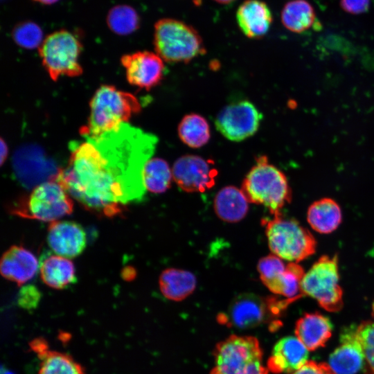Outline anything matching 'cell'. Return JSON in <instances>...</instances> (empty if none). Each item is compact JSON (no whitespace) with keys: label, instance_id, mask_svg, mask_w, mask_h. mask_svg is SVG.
Returning <instances> with one entry per match:
<instances>
[{"label":"cell","instance_id":"obj_24","mask_svg":"<svg viewBox=\"0 0 374 374\" xmlns=\"http://www.w3.org/2000/svg\"><path fill=\"white\" fill-rule=\"evenodd\" d=\"M161 292L168 299L180 301L190 296L197 286V278L192 272L180 269L163 270L159 279Z\"/></svg>","mask_w":374,"mask_h":374},{"label":"cell","instance_id":"obj_29","mask_svg":"<svg viewBox=\"0 0 374 374\" xmlns=\"http://www.w3.org/2000/svg\"><path fill=\"white\" fill-rule=\"evenodd\" d=\"M305 273L299 264L288 262L283 274L267 287L274 294L294 301L303 296L301 292V282Z\"/></svg>","mask_w":374,"mask_h":374},{"label":"cell","instance_id":"obj_12","mask_svg":"<svg viewBox=\"0 0 374 374\" xmlns=\"http://www.w3.org/2000/svg\"><path fill=\"white\" fill-rule=\"evenodd\" d=\"M173 180L187 193H201L215 184L217 170L211 160L193 154L178 158L173 163Z\"/></svg>","mask_w":374,"mask_h":374},{"label":"cell","instance_id":"obj_3","mask_svg":"<svg viewBox=\"0 0 374 374\" xmlns=\"http://www.w3.org/2000/svg\"><path fill=\"white\" fill-rule=\"evenodd\" d=\"M241 190L249 203L262 205L272 215L280 213L292 200V190L285 175L260 156L244 178Z\"/></svg>","mask_w":374,"mask_h":374},{"label":"cell","instance_id":"obj_5","mask_svg":"<svg viewBox=\"0 0 374 374\" xmlns=\"http://www.w3.org/2000/svg\"><path fill=\"white\" fill-rule=\"evenodd\" d=\"M211 374H268L262 364V351L253 337L231 335L214 350Z\"/></svg>","mask_w":374,"mask_h":374},{"label":"cell","instance_id":"obj_23","mask_svg":"<svg viewBox=\"0 0 374 374\" xmlns=\"http://www.w3.org/2000/svg\"><path fill=\"white\" fill-rule=\"evenodd\" d=\"M342 220L339 205L330 197H323L314 202L308 208L307 221L311 228L322 234L335 231Z\"/></svg>","mask_w":374,"mask_h":374},{"label":"cell","instance_id":"obj_2","mask_svg":"<svg viewBox=\"0 0 374 374\" xmlns=\"http://www.w3.org/2000/svg\"><path fill=\"white\" fill-rule=\"evenodd\" d=\"M87 123L80 130L83 137H96L127 123L141 106L133 94L113 85L100 86L89 102Z\"/></svg>","mask_w":374,"mask_h":374},{"label":"cell","instance_id":"obj_9","mask_svg":"<svg viewBox=\"0 0 374 374\" xmlns=\"http://www.w3.org/2000/svg\"><path fill=\"white\" fill-rule=\"evenodd\" d=\"M301 292L315 299L326 311L335 312L342 308L343 290L337 255H323L312 265L301 280Z\"/></svg>","mask_w":374,"mask_h":374},{"label":"cell","instance_id":"obj_26","mask_svg":"<svg viewBox=\"0 0 374 374\" xmlns=\"http://www.w3.org/2000/svg\"><path fill=\"white\" fill-rule=\"evenodd\" d=\"M37 355L40 359L38 374H86L82 364L67 353L48 348Z\"/></svg>","mask_w":374,"mask_h":374},{"label":"cell","instance_id":"obj_15","mask_svg":"<svg viewBox=\"0 0 374 374\" xmlns=\"http://www.w3.org/2000/svg\"><path fill=\"white\" fill-rule=\"evenodd\" d=\"M365 364V356L358 338L357 327L342 330L340 345L329 357V366L336 374H355Z\"/></svg>","mask_w":374,"mask_h":374},{"label":"cell","instance_id":"obj_21","mask_svg":"<svg viewBox=\"0 0 374 374\" xmlns=\"http://www.w3.org/2000/svg\"><path fill=\"white\" fill-rule=\"evenodd\" d=\"M39 272L42 281L53 289H65L77 282L73 263L57 254H44L40 260Z\"/></svg>","mask_w":374,"mask_h":374},{"label":"cell","instance_id":"obj_37","mask_svg":"<svg viewBox=\"0 0 374 374\" xmlns=\"http://www.w3.org/2000/svg\"><path fill=\"white\" fill-rule=\"evenodd\" d=\"M8 154V146L6 142L1 138V161L0 163L2 166L6 160Z\"/></svg>","mask_w":374,"mask_h":374},{"label":"cell","instance_id":"obj_22","mask_svg":"<svg viewBox=\"0 0 374 374\" xmlns=\"http://www.w3.org/2000/svg\"><path fill=\"white\" fill-rule=\"evenodd\" d=\"M249 203L241 188L234 186H226L222 188L215 195L213 208L220 220L229 223H235L247 215Z\"/></svg>","mask_w":374,"mask_h":374},{"label":"cell","instance_id":"obj_31","mask_svg":"<svg viewBox=\"0 0 374 374\" xmlns=\"http://www.w3.org/2000/svg\"><path fill=\"white\" fill-rule=\"evenodd\" d=\"M12 37L19 46L28 49L39 47L43 42L42 29L31 21L17 25L13 30Z\"/></svg>","mask_w":374,"mask_h":374},{"label":"cell","instance_id":"obj_38","mask_svg":"<svg viewBox=\"0 0 374 374\" xmlns=\"http://www.w3.org/2000/svg\"><path fill=\"white\" fill-rule=\"evenodd\" d=\"M37 2L44 3V4H52L57 2L58 0H34Z\"/></svg>","mask_w":374,"mask_h":374},{"label":"cell","instance_id":"obj_20","mask_svg":"<svg viewBox=\"0 0 374 374\" xmlns=\"http://www.w3.org/2000/svg\"><path fill=\"white\" fill-rule=\"evenodd\" d=\"M332 330L330 319L319 312L304 314L295 326L296 337L308 350L324 346L331 337Z\"/></svg>","mask_w":374,"mask_h":374},{"label":"cell","instance_id":"obj_1","mask_svg":"<svg viewBox=\"0 0 374 374\" xmlns=\"http://www.w3.org/2000/svg\"><path fill=\"white\" fill-rule=\"evenodd\" d=\"M72 144L67 166L57 181L84 208L114 217L146 191L143 170L157 143L155 136L127 123Z\"/></svg>","mask_w":374,"mask_h":374},{"label":"cell","instance_id":"obj_36","mask_svg":"<svg viewBox=\"0 0 374 374\" xmlns=\"http://www.w3.org/2000/svg\"><path fill=\"white\" fill-rule=\"evenodd\" d=\"M340 5L346 12L357 15L367 11L370 0H340Z\"/></svg>","mask_w":374,"mask_h":374},{"label":"cell","instance_id":"obj_7","mask_svg":"<svg viewBox=\"0 0 374 374\" xmlns=\"http://www.w3.org/2000/svg\"><path fill=\"white\" fill-rule=\"evenodd\" d=\"M73 209L69 194L53 179L35 186L15 204L11 212L22 217L52 222L70 215Z\"/></svg>","mask_w":374,"mask_h":374},{"label":"cell","instance_id":"obj_32","mask_svg":"<svg viewBox=\"0 0 374 374\" xmlns=\"http://www.w3.org/2000/svg\"><path fill=\"white\" fill-rule=\"evenodd\" d=\"M357 333L364 353L365 374H374V321L361 323L357 327Z\"/></svg>","mask_w":374,"mask_h":374},{"label":"cell","instance_id":"obj_25","mask_svg":"<svg viewBox=\"0 0 374 374\" xmlns=\"http://www.w3.org/2000/svg\"><path fill=\"white\" fill-rule=\"evenodd\" d=\"M281 21L289 30L303 33L317 25L312 6L306 0H292L287 3L281 12Z\"/></svg>","mask_w":374,"mask_h":374},{"label":"cell","instance_id":"obj_11","mask_svg":"<svg viewBox=\"0 0 374 374\" xmlns=\"http://www.w3.org/2000/svg\"><path fill=\"white\" fill-rule=\"evenodd\" d=\"M262 114L251 101H232L224 106L215 119V127L225 138L240 142L253 136L258 130Z\"/></svg>","mask_w":374,"mask_h":374},{"label":"cell","instance_id":"obj_8","mask_svg":"<svg viewBox=\"0 0 374 374\" xmlns=\"http://www.w3.org/2000/svg\"><path fill=\"white\" fill-rule=\"evenodd\" d=\"M292 301L277 297H262L253 293H242L235 296L226 313L217 319L222 324L238 329L260 326L279 316Z\"/></svg>","mask_w":374,"mask_h":374},{"label":"cell","instance_id":"obj_30","mask_svg":"<svg viewBox=\"0 0 374 374\" xmlns=\"http://www.w3.org/2000/svg\"><path fill=\"white\" fill-rule=\"evenodd\" d=\"M139 21L134 9L125 5L113 8L107 16L109 28L119 35H127L135 31L139 27Z\"/></svg>","mask_w":374,"mask_h":374},{"label":"cell","instance_id":"obj_33","mask_svg":"<svg viewBox=\"0 0 374 374\" xmlns=\"http://www.w3.org/2000/svg\"><path fill=\"white\" fill-rule=\"evenodd\" d=\"M285 260L271 253L261 258L257 264V269L262 283L267 286L276 280L286 269Z\"/></svg>","mask_w":374,"mask_h":374},{"label":"cell","instance_id":"obj_14","mask_svg":"<svg viewBox=\"0 0 374 374\" xmlns=\"http://www.w3.org/2000/svg\"><path fill=\"white\" fill-rule=\"evenodd\" d=\"M13 166L17 178L26 188L55 179L60 170L35 148L21 149L15 155Z\"/></svg>","mask_w":374,"mask_h":374},{"label":"cell","instance_id":"obj_18","mask_svg":"<svg viewBox=\"0 0 374 374\" xmlns=\"http://www.w3.org/2000/svg\"><path fill=\"white\" fill-rule=\"evenodd\" d=\"M39 267L35 255L24 247H10L2 256L0 262L1 275L19 286L32 279Z\"/></svg>","mask_w":374,"mask_h":374},{"label":"cell","instance_id":"obj_34","mask_svg":"<svg viewBox=\"0 0 374 374\" xmlns=\"http://www.w3.org/2000/svg\"><path fill=\"white\" fill-rule=\"evenodd\" d=\"M41 297L39 290L35 285H24L19 292L17 303L21 308L31 310L38 306Z\"/></svg>","mask_w":374,"mask_h":374},{"label":"cell","instance_id":"obj_28","mask_svg":"<svg viewBox=\"0 0 374 374\" xmlns=\"http://www.w3.org/2000/svg\"><path fill=\"white\" fill-rule=\"evenodd\" d=\"M173 179L172 171L168 162L159 157H151L143 170V181L146 190L163 193L168 190Z\"/></svg>","mask_w":374,"mask_h":374},{"label":"cell","instance_id":"obj_17","mask_svg":"<svg viewBox=\"0 0 374 374\" xmlns=\"http://www.w3.org/2000/svg\"><path fill=\"white\" fill-rule=\"evenodd\" d=\"M308 349L296 337L287 336L278 341L267 361V368L274 373L294 372L307 362Z\"/></svg>","mask_w":374,"mask_h":374},{"label":"cell","instance_id":"obj_6","mask_svg":"<svg viewBox=\"0 0 374 374\" xmlns=\"http://www.w3.org/2000/svg\"><path fill=\"white\" fill-rule=\"evenodd\" d=\"M154 45L156 53L168 62H187L206 52L198 33L173 19H163L155 24Z\"/></svg>","mask_w":374,"mask_h":374},{"label":"cell","instance_id":"obj_16","mask_svg":"<svg viewBox=\"0 0 374 374\" xmlns=\"http://www.w3.org/2000/svg\"><path fill=\"white\" fill-rule=\"evenodd\" d=\"M47 242L57 255L72 258L79 256L87 243L83 228L72 221H54L48 228Z\"/></svg>","mask_w":374,"mask_h":374},{"label":"cell","instance_id":"obj_10","mask_svg":"<svg viewBox=\"0 0 374 374\" xmlns=\"http://www.w3.org/2000/svg\"><path fill=\"white\" fill-rule=\"evenodd\" d=\"M82 51L79 40L67 30L48 35L39 47L42 65L53 81L60 76L77 77L83 69L78 62Z\"/></svg>","mask_w":374,"mask_h":374},{"label":"cell","instance_id":"obj_35","mask_svg":"<svg viewBox=\"0 0 374 374\" xmlns=\"http://www.w3.org/2000/svg\"><path fill=\"white\" fill-rule=\"evenodd\" d=\"M292 374H336L326 363L308 361L301 368Z\"/></svg>","mask_w":374,"mask_h":374},{"label":"cell","instance_id":"obj_4","mask_svg":"<svg viewBox=\"0 0 374 374\" xmlns=\"http://www.w3.org/2000/svg\"><path fill=\"white\" fill-rule=\"evenodd\" d=\"M262 223L270 251L283 260L298 263L315 253L316 239L296 220L284 217L280 212Z\"/></svg>","mask_w":374,"mask_h":374},{"label":"cell","instance_id":"obj_19","mask_svg":"<svg viewBox=\"0 0 374 374\" xmlns=\"http://www.w3.org/2000/svg\"><path fill=\"white\" fill-rule=\"evenodd\" d=\"M236 19L242 32L248 37H263L272 22V15L267 5L260 0H247L238 8Z\"/></svg>","mask_w":374,"mask_h":374},{"label":"cell","instance_id":"obj_39","mask_svg":"<svg viewBox=\"0 0 374 374\" xmlns=\"http://www.w3.org/2000/svg\"><path fill=\"white\" fill-rule=\"evenodd\" d=\"M214 1L220 3L226 4V3H231L235 0H214Z\"/></svg>","mask_w":374,"mask_h":374},{"label":"cell","instance_id":"obj_27","mask_svg":"<svg viewBox=\"0 0 374 374\" xmlns=\"http://www.w3.org/2000/svg\"><path fill=\"white\" fill-rule=\"evenodd\" d=\"M177 132L181 141L193 148L205 145L211 138L208 123L205 118L194 113L184 116Z\"/></svg>","mask_w":374,"mask_h":374},{"label":"cell","instance_id":"obj_13","mask_svg":"<svg viewBox=\"0 0 374 374\" xmlns=\"http://www.w3.org/2000/svg\"><path fill=\"white\" fill-rule=\"evenodd\" d=\"M127 82L147 91L159 84L165 71L163 60L157 53L138 51L123 55L121 59Z\"/></svg>","mask_w":374,"mask_h":374}]
</instances>
